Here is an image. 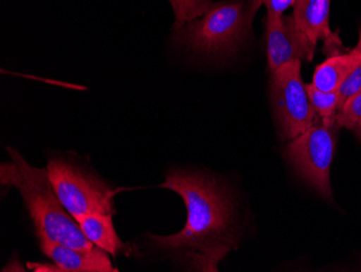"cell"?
I'll use <instances>...</instances> for the list:
<instances>
[{
    "label": "cell",
    "instance_id": "obj_1",
    "mask_svg": "<svg viewBox=\"0 0 361 272\" xmlns=\"http://www.w3.org/2000/svg\"><path fill=\"white\" fill-rule=\"evenodd\" d=\"M159 187L182 198L188 219L180 232L149 235L152 247L197 271H218L219 263L240 241L228 191L210 175L188 170H171Z\"/></svg>",
    "mask_w": 361,
    "mask_h": 272
},
{
    "label": "cell",
    "instance_id": "obj_6",
    "mask_svg": "<svg viewBox=\"0 0 361 272\" xmlns=\"http://www.w3.org/2000/svg\"><path fill=\"white\" fill-rule=\"evenodd\" d=\"M338 126L316 123L286 148V158L302 179L326 201L332 196L330 170L336 147Z\"/></svg>",
    "mask_w": 361,
    "mask_h": 272
},
{
    "label": "cell",
    "instance_id": "obj_8",
    "mask_svg": "<svg viewBox=\"0 0 361 272\" xmlns=\"http://www.w3.org/2000/svg\"><path fill=\"white\" fill-rule=\"evenodd\" d=\"M40 249L54 263V265L28 264L34 271L58 272H117L113 267L107 252L95 247L91 251L72 249L52 242L47 237H40Z\"/></svg>",
    "mask_w": 361,
    "mask_h": 272
},
{
    "label": "cell",
    "instance_id": "obj_5",
    "mask_svg": "<svg viewBox=\"0 0 361 272\" xmlns=\"http://www.w3.org/2000/svg\"><path fill=\"white\" fill-rule=\"evenodd\" d=\"M301 68V61H293L271 73V107L283 140H292L317 123V113L308 97Z\"/></svg>",
    "mask_w": 361,
    "mask_h": 272
},
{
    "label": "cell",
    "instance_id": "obj_14",
    "mask_svg": "<svg viewBox=\"0 0 361 272\" xmlns=\"http://www.w3.org/2000/svg\"><path fill=\"white\" fill-rule=\"evenodd\" d=\"M336 124L338 127H344L352 131L361 127V90L353 95L336 113Z\"/></svg>",
    "mask_w": 361,
    "mask_h": 272
},
{
    "label": "cell",
    "instance_id": "obj_2",
    "mask_svg": "<svg viewBox=\"0 0 361 272\" xmlns=\"http://www.w3.org/2000/svg\"><path fill=\"white\" fill-rule=\"evenodd\" d=\"M7 152L11 162L1 164V186L20 191L37 237H47L52 242L82 251L94 249L95 245L87 239L79 223L59 200L48 170L30 165L16 149L7 148Z\"/></svg>",
    "mask_w": 361,
    "mask_h": 272
},
{
    "label": "cell",
    "instance_id": "obj_4",
    "mask_svg": "<svg viewBox=\"0 0 361 272\" xmlns=\"http://www.w3.org/2000/svg\"><path fill=\"white\" fill-rule=\"evenodd\" d=\"M59 200L75 220L87 215L113 214L114 192L95 175L63 158H52L47 167Z\"/></svg>",
    "mask_w": 361,
    "mask_h": 272
},
{
    "label": "cell",
    "instance_id": "obj_18",
    "mask_svg": "<svg viewBox=\"0 0 361 272\" xmlns=\"http://www.w3.org/2000/svg\"><path fill=\"white\" fill-rule=\"evenodd\" d=\"M354 134L355 136H356V137L358 138V139L361 141V127H359L358 129L354 131Z\"/></svg>",
    "mask_w": 361,
    "mask_h": 272
},
{
    "label": "cell",
    "instance_id": "obj_15",
    "mask_svg": "<svg viewBox=\"0 0 361 272\" xmlns=\"http://www.w3.org/2000/svg\"><path fill=\"white\" fill-rule=\"evenodd\" d=\"M359 90H361V62L348 75L336 91L338 95V112Z\"/></svg>",
    "mask_w": 361,
    "mask_h": 272
},
{
    "label": "cell",
    "instance_id": "obj_13",
    "mask_svg": "<svg viewBox=\"0 0 361 272\" xmlns=\"http://www.w3.org/2000/svg\"><path fill=\"white\" fill-rule=\"evenodd\" d=\"M310 102L315 109L317 117L324 125L336 126V117L338 113V95L334 93L319 90L313 85H306Z\"/></svg>",
    "mask_w": 361,
    "mask_h": 272
},
{
    "label": "cell",
    "instance_id": "obj_11",
    "mask_svg": "<svg viewBox=\"0 0 361 272\" xmlns=\"http://www.w3.org/2000/svg\"><path fill=\"white\" fill-rule=\"evenodd\" d=\"M360 62L361 56L355 50L332 54L316 68L312 85L319 90L334 93Z\"/></svg>",
    "mask_w": 361,
    "mask_h": 272
},
{
    "label": "cell",
    "instance_id": "obj_3",
    "mask_svg": "<svg viewBox=\"0 0 361 272\" xmlns=\"http://www.w3.org/2000/svg\"><path fill=\"white\" fill-rule=\"evenodd\" d=\"M261 6V0L216 1L202 17L172 30V40L200 56L228 58L252 36L253 21Z\"/></svg>",
    "mask_w": 361,
    "mask_h": 272
},
{
    "label": "cell",
    "instance_id": "obj_7",
    "mask_svg": "<svg viewBox=\"0 0 361 272\" xmlns=\"http://www.w3.org/2000/svg\"><path fill=\"white\" fill-rule=\"evenodd\" d=\"M265 35L269 72L293 61L313 60L316 46L298 28L293 16L267 11Z\"/></svg>",
    "mask_w": 361,
    "mask_h": 272
},
{
    "label": "cell",
    "instance_id": "obj_10",
    "mask_svg": "<svg viewBox=\"0 0 361 272\" xmlns=\"http://www.w3.org/2000/svg\"><path fill=\"white\" fill-rule=\"evenodd\" d=\"M77 223L93 245L111 254L113 257H116L121 252L128 251L127 244L119 239L114 228L113 214L94 213L82 217Z\"/></svg>",
    "mask_w": 361,
    "mask_h": 272
},
{
    "label": "cell",
    "instance_id": "obj_12",
    "mask_svg": "<svg viewBox=\"0 0 361 272\" xmlns=\"http://www.w3.org/2000/svg\"><path fill=\"white\" fill-rule=\"evenodd\" d=\"M174 12V23L172 30H178L188 22L202 17L216 1L212 0H169Z\"/></svg>",
    "mask_w": 361,
    "mask_h": 272
},
{
    "label": "cell",
    "instance_id": "obj_9",
    "mask_svg": "<svg viewBox=\"0 0 361 272\" xmlns=\"http://www.w3.org/2000/svg\"><path fill=\"white\" fill-rule=\"evenodd\" d=\"M331 0H297L293 6V19L298 28L314 46L324 40L328 50L338 52L342 42L330 28Z\"/></svg>",
    "mask_w": 361,
    "mask_h": 272
},
{
    "label": "cell",
    "instance_id": "obj_17",
    "mask_svg": "<svg viewBox=\"0 0 361 272\" xmlns=\"http://www.w3.org/2000/svg\"><path fill=\"white\" fill-rule=\"evenodd\" d=\"M353 50H355V52H356L357 54H359L361 56V26L360 28H359L358 42H357L356 47H355L354 49Z\"/></svg>",
    "mask_w": 361,
    "mask_h": 272
},
{
    "label": "cell",
    "instance_id": "obj_16",
    "mask_svg": "<svg viewBox=\"0 0 361 272\" xmlns=\"http://www.w3.org/2000/svg\"><path fill=\"white\" fill-rule=\"evenodd\" d=\"M297 0H261L262 5L267 7V11L283 14L286 10L293 7Z\"/></svg>",
    "mask_w": 361,
    "mask_h": 272
}]
</instances>
